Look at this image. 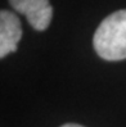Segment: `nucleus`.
Here are the masks:
<instances>
[{
  "label": "nucleus",
  "mask_w": 126,
  "mask_h": 127,
  "mask_svg": "<svg viewBox=\"0 0 126 127\" xmlns=\"http://www.w3.org/2000/svg\"><path fill=\"white\" fill-rule=\"evenodd\" d=\"M12 8L27 17L36 31H45L53 18V8L49 0H9Z\"/></svg>",
  "instance_id": "f03ea898"
},
{
  "label": "nucleus",
  "mask_w": 126,
  "mask_h": 127,
  "mask_svg": "<svg viewBox=\"0 0 126 127\" xmlns=\"http://www.w3.org/2000/svg\"><path fill=\"white\" fill-rule=\"evenodd\" d=\"M93 44L102 59L111 62L126 59V9L113 12L102 21Z\"/></svg>",
  "instance_id": "f257e3e1"
},
{
  "label": "nucleus",
  "mask_w": 126,
  "mask_h": 127,
  "mask_svg": "<svg viewBox=\"0 0 126 127\" xmlns=\"http://www.w3.org/2000/svg\"><path fill=\"white\" fill-rule=\"evenodd\" d=\"M61 127H84V126L77 125V123H66V125H62Z\"/></svg>",
  "instance_id": "20e7f679"
},
{
  "label": "nucleus",
  "mask_w": 126,
  "mask_h": 127,
  "mask_svg": "<svg viewBox=\"0 0 126 127\" xmlns=\"http://www.w3.org/2000/svg\"><path fill=\"white\" fill-rule=\"evenodd\" d=\"M22 37L21 21L9 10L0 12V58L17 50V44Z\"/></svg>",
  "instance_id": "7ed1b4c3"
}]
</instances>
